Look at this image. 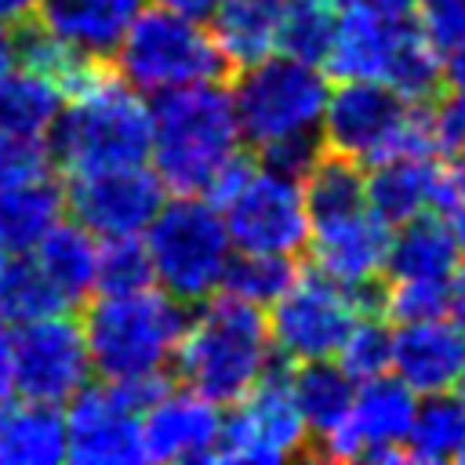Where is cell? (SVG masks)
I'll return each instance as SVG.
<instances>
[{"instance_id": "obj_19", "label": "cell", "mask_w": 465, "mask_h": 465, "mask_svg": "<svg viewBox=\"0 0 465 465\" xmlns=\"http://www.w3.org/2000/svg\"><path fill=\"white\" fill-rule=\"evenodd\" d=\"M392 374H400L418 396L461 389L465 385V327L450 312L432 320L396 323Z\"/></svg>"}, {"instance_id": "obj_6", "label": "cell", "mask_w": 465, "mask_h": 465, "mask_svg": "<svg viewBox=\"0 0 465 465\" xmlns=\"http://www.w3.org/2000/svg\"><path fill=\"white\" fill-rule=\"evenodd\" d=\"M320 138L323 149L367 167L392 156H436L429 102H411L381 80H338L327 94Z\"/></svg>"}, {"instance_id": "obj_46", "label": "cell", "mask_w": 465, "mask_h": 465, "mask_svg": "<svg viewBox=\"0 0 465 465\" xmlns=\"http://www.w3.org/2000/svg\"><path fill=\"white\" fill-rule=\"evenodd\" d=\"M450 316L465 327V269H458V276L450 280Z\"/></svg>"}, {"instance_id": "obj_28", "label": "cell", "mask_w": 465, "mask_h": 465, "mask_svg": "<svg viewBox=\"0 0 465 465\" xmlns=\"http://www.w3.org/2000/svg\"><path fill=\"white\" fill-rule=\"evenodd\" d=\"M62 105H65V91L51 76L22 62L7 76H0V134L47 138Z\"/></svg>"}, {"instance_id": "obj_27", "label": "cell", "mask_w": 465, "mask_h": 465, "mask_svg": "<svg viewBox=\"0 0 465 465\" xmlns=\"http://www.w3.org/2000/svg\"><path fill=\"white\" fill-rule=\"evenodd\" d=\"M283 4L287 0H218L207 25L232 69L251 65L276 51Z\"/></svg>"}, {"instance_id": "obj_22", "label": "cell", "mask_w": 465, "mask_h": 465, "mask_svg": "<svg viewBox=\"0 0 465 465\" xmlns=\"http://www.w3.org/2000/svg\"><path fill=\"white\" fill-rule=\"evenodd\" d=\"M461 262H465V254H461L450 218L440 211H425L392 229L385 280H443V283H450L458 276Z\"/></svg>"}, {"instance_id": "obj_31", "label": "cell", "mask_w": 465, "mask_h": 465, "mask_svg": "<svg viewBox=\"0 0 465 465\" xmlns=\"http://www.w3.org/2000/svg\"><path fill=\"white\" fill-rule=\"evenodd\" d=\"M334 25H338L334 0H287L283 18H280L276 51L323 65L331 40H334Z\"/></svg>"}, {"instance_id": "obj_18", "label": "cell", "mask_w": 465, "mask_h": 465, "mask_svg": "<svg viewBox=\"0 0 465 465\" xmlns=\"http://www.w3.org/2000/svg\"><path fill=\"white\" fill-rule=\"evenodd\" d=\"M367 200L371 211L396 229L425 211L450 214L458 207V189L450 167H443L440 156H392L371 163Z\"/></svg>"}, {"instance_id": "obj_39", "label": "cell", "mask_w": 465, "mask_h": 465, "mask_svg": "<svg viewBox=\"0 0 465 465\" xmlns=\"http://www.w3.org/2000/svg\"><path fill=\"white\" fill-rule=\"evenodd\" d=\"M411 15L440 54H450L458 44H465V0H414Z\"/></svg>"}, {"instance_id": "obj_35", "label": "cell", "mask_w": 465, "mask_h": 465, "mask_svg": "<svg viewBox=\"0 0 465 465\" xmlns=\"http://www.w3.org/2000/svg\"><path fill=\"white\" fill-rule=\"evenodd\" d=\"M58 309H65V305L58 302L51 283L40 276V269L29 262V254H15L4 272V283H0V312L11 323H22V320L58 312Z\"/></svg>"}, {"instance_id": "obj_29", "label": "cell", "mask_w": 465, "mask_h": 465, "mask_svg": "<svg viewBox=\"0 0 465 465\" xmlns=\"http://www.w3.org/2000/svg\"><path fill=\"white\" fill-rule=\"evenodd\" d=\"M302 185H305V203H309L312 229L327 225V222H341V218L360 214V211L371 207L363 167L352 156H341L334 149H323L312 160Z\"/></svg>"}, {"instance_id": "obj_7", "label": "cell", "mask_w": 465, "mask_h": 465, "mask_svg": "<svg viewBox=\"0 0 465 465\" xmlns=\"http://www.w3.org/2000/svg\"><path fill=\"white\" fill-rule=\"evenodd\" d=\"M153 280L185 305L214 298L236 254L225 214L200 193H174L145 229Z\"/></svg>"}, {"instance_id": "obj_36", "label": "cell", "mask_w": 465, "mask_h": 465, "mask_svg": "<svg viewBox=\"0 0 465 465\" xmlns=\"http://www.w3.org/2000/svg\"><path fill=\"white\" fill-rule=\"evenodd\" d=\"M156 283L145 236H109L98 243V291H134Z\"/></svg>"}, {"instance_id": "obj_21", "label": "cell", "mask_w": 465, "mask_h": 465, "mask_svg": "<svg viewBox=\"0 0 465 465\" xmlns=\"http://www.w3.org/2000/svg\"><path fill=\"white\" fill-rule=\"evenodd\" d=\"M145 4L149 0H40L33 22L91 58H109Z\"/></svg>"}, {"instance_id": "obj_42", "label": "cell", "mask_w": 465, "mask_h": 465, "mask_svg": "<svg viewBox=\"0 0 465 465\" xmlns=\"http://www.w3.org/2000/svg\"><path fill=\"white\" fill-rule=\"evenodd\" d=\"M18 65V25L0 22V76H7Z\"/></svg>"}, {"instance_id": "obj_17", "label": "cell", "mask_w": 465, "mask_h": 465, "mask_svg": "<svg viewBox=\"0 0 465 465\" xmlns=\"http://www.w3.org/2000/svg\"><path fill=\"white\" fill-rule=\"evenodd\" d=\"M414 18L349 4L338 11L334 40L323 58V69L334 80H389L407 36L414 33Z\"/></svg>"}, {"instance_id": "obj_33", "label": "cell", "mask_w": 465, "mask_h": 465, "mask_svg": "<svg viewBox=\"0 0 465 465\" xmlns=\"http://www.w3.org/2000/svg\"><path fill=\"white\" fill-rule=\"evenodd\" d=\"M392 331L396 327H389V316L374 309L352 323V331L338 349V363L352 374V381H367L392 371Z\"/></svg>"}, {"instance_id": "obj_15", "label": "cell", "mask_w": 465, "mask_h": 465, "mask_svg": "<svg viewBox=\"0 0 465 465\" xmlns=\"http://www.w3.org/2000/svg\"><path fill=\"white\" fill-rule=\"evenodd\" d=\"M65 458L76 465H134L142 454V400L109 381H91L65 407Z\"/></svg>"}, {"instance_id": "obj_43", "label": "cell", "mask_w": 465, "mask_h": 465, "mask_svg": "<svg viewBox=\"0 0 465 465\" xmlns=\"http://www.w3.org/2000/svg\"><path fill=\"white\" fill-rule=\"evenodd\" d=\"M40 0H0V22L7 25H25L36 18Z\"/></svg>"}, {"instance_id": "obj_47", "label": "cell", "mask_w": 465, "mask_h": 465, "mask_svg": "<svg viewBox=\"0 0 465 465\" xmlns=\"http://www.w3.org/2000/svg\"><path fill=\"white\" fill-rule=\"evenodd\" d=\"M447 218H450V225H454V232H458V243H461V254H465V200H461Z\"/></svg>"}, {"instance_id": "obj_24", "label": "cell", "mask_w": 465, "mask_h": 465, "mask_svg": "<svg viewBox=\"0 0 465 465\" xmlns=\"http://www.w3.org/2000/svg\"><path fill=\"white\" fill-rule=\"evenodd\" d=\"M65 214V185L58 174L0 182V243L11 254L33 251Z\"/></svg>"}, {"instance_id": "obj_40", "label": "cell", "mask_w": 465, "mask_h": 465, "mask_svg": "<svg viewBox=\"0 0 465 465\" xmlns=\"http://www.w3.org/2000/svg\"><path fill=\"white\" fill-rule=\"evenodd\" d=\"M18 396L15 385V323L0 312V400Z\"/></svg>"}, {"instance_id": "obj_11", "label": "cell", "mask_w": 465, "mask_h": 465, "mask_svg": "<svg viewBox=\"0 0 465 465\" xmlns=\"http://www.w3.org/2000/svg\"><path fill=\"white\" fill-rule=\"evenodd\" d=\"M94 378L80 316L69 309L15 323V385L18 396L65 407Z\"/></svg>"}, {"instance_id": "obj_48", "label": "cell", "mask_w": 465, "mask_h": 465, "mask_svg": "<svg viewBox=\"0 0 465 465\" xmlns=\"http://www.w3.org/2000/svg\"><path fill=\"white\" fill-rule=\"evenodd\" d=\"M450 178H454V189H458V203L465 200V156H458L454 160V167H450Z\"/></svg>"}, {"instance_id": "obj_41", "label": "cell", "mask_w": 465, "mask_h": 465, "mask_svg": "<svg viewBox=\"0 0 465 465\" xmlns=\"http://www.w3.org/2000/svg\"><path fill=\"white\" fill-rule=\"evenodd\" d=\"M149 4L178 11V15H189V18H200V22H207L214 15V7H218V0H149Z\"/></svg>"}, {"instance_id": "obj_34", "label": "cell", "mask_w": 465, "mask_h": 465, "mask_svg": "<svg viewBox=\"0 0 465 465\" xmlns=\"http://www.w3.org/2000/svg\"><path fill=\"white\" fill-rule=\"evenodd\" d=\"M378 312L392 323H414L450 312V283L443 280H385L378 291Z\"/></svg>"}, {"instance_id": "obj_16", "label": "cell", "mask_w": 465, "mask_h": 465, "mask_svg": "<svg viewBox=\"0 0 465 465\" xmlns=\"http://www.w3.org/2000/svg\"><path fill=\"white\" fill-rule=\"evenodd\" d=\"M222 421L214 400L189 385H163L142 403V454L145 461L182 465V461H218Z\"/></svg>"}, {"instance_id": "obj_25", "label": "cell", "mask_w": 465, "mask_h": 465, "mask_svg": "<svg viewBox=\"0 0 465 465\" xmlns=\"http://www.w3.org/2000/svg\"><path fill=\"white\" fill-rule=\"evenodd\" d=\"M65 461L62 407L11 396L0 400V465H58Z\"/></svg>"}, {"instance_id": "obj_2", "label": "cell", "mask_w": 465, "mask_h": 465, "mask_svg": "<svg viewBox=\"0 0 465 465\" xmlns=\"http://www.w3.org/2000/svg\"><path fill=\"white\" fill-rule=\"evenodd\" d=\"M47 142L58 174L65 178L149 163L153 98L116 76L113 65H102L87 84H80L65 98Z\"/></svg>"}, {"instance_id": "obj_44", "label": "cell", "mask_w": 465, "mask_h": 465, "mask_svg": "<svg viewBox=\"0 0 465 465\" xmlns=\"http://www.w3.org/2000/svg\"><path fill=\"white\" fill-rule=\"evenodd\" d=\"M443 73H447V87L465 91V44H458L450 54H443Z\"/></svg>"}, {"instance_id": "obj_23", "label": "cell", "mask_w": 465, "mask_h": 465, "mask_svg": "<svg viewBox=\"0 0 465 465\" xmlns=\"http://www.w3.org/2000/svg\"><path fill=\"white\" fill-rule=\"evenodd\" d=\"M98 236L80 225L76 218H62L29 254V262L40 269V276L51 283L58 302L65 309L87 302L98 291Z\"/></svg>"}, {"instance_id": "obj_20", "label": "cell", "mask_w": 465, "mask_h": 465, "mask_svg": "<svg viewBox=\"0 0 465 465\" xmlns=\"http://www.w3.org/2000/svg\"><path fill=\"white\" fill-rule=\"evenodd\" d=\"M392 243V225L371 207L341 222L316 225L309 236L312 265L349 287H367L385 276V258Z\"/></svg>"}, {"instance_id": "obj_14", "label": "cell", "mask_w": 465, "mask_h": 465, "mask_svg": "<svg viewBox=\"0 0 465 465\" xmlns=\"http://www.w3.org/2000/svg\"><path fill=\"white\" fill-rule=\"evenodd\" d=\"M167 203V185L153 163H127L91 174L65 178L69 218L87 225L98 240L109 236H145L160 207Z\"/></svg>"}, {"instance_id": "obj_38", "label": "cell", "mask_w": 465, "mask_h": 465, "mask_svg": "<svg viewBox=\"0 0 465 465\" xmlns=\"http://www.w3.org/2000/svg\"><path fill=\"white\" fill-rule=\"evenodd\" d=\"M40 174H58L51 142H47V138L0 134V182L40 178Z\"/></svg>"}, {"instance_id": "obj_37", "label": "cell", "mask_w": 465, "mask_h": 465, "mask_svg": "<svg viewBox=\"0 0 465 465\" xmlns=\"http://www.w3.org/2000/svg\"><path fill=\"white\" fill-rule=\"evenodd\" d=\"M429 127H432V149L440 160L465 156V91L443 87L429 102Z\"/></svg>"}, {"instance_id": "obj_32", "label": "cell", "mask_w": 465, "mask_h": 465, "mask_svg": "<svg viewBox=\"0 0 465 465\" xmlns=\"http://www.w3.org/2000/svg\"><path fill=\"white\" fill-rule=\"evenodd\" d=\"M298 262L291 254H251V251H236L229 269H225V294H236L243 302H254L262 309H269L294 280H298Z\"/></svg>"}, {"instance_id": "obj_8", "label": "cell", "mask_w": 465, "mask_h": 465, "mask_svg": "<svg viewBox=\"0 0 465 465\" xmlns=\"http://www.w3.org/2000/svg\"><path fill=\"white\" fill-rule=\"evenodd\" d=\"M229 91L243 145L251 153H265L280 142L320 134L331 84L323 65L272 51L251 65H240Z\"/></svg>"}, {"instance_id": "obj_3", "label": "cell", "mask_w": 465, "mask_h": 465, "mask_svg": "<svg viewBox=\"0 0 465 465\" xmlns=\"http://www.w3.org/2000/svg\"><path fill=\"white\" fill-rule=\"evenodd\" d=\"M272 352L276 345L265 309L218 291L189 312L174 374L218 407H232L272 371Z\"/></svg>"}, {"instance_id": "obj_9", "label": "cell", "mask_w": 465, "mask_h": 465, "mask_svg": "<svg viewBox=\"0 0 465 465\" xmlns=\"http://www.w3.org/2000/svg\"><path fill=\"white\" fill-rule=\"evenodd\" d=\"M378 283L349 287L327 272L302 269L298 280L269 305V331L272 345L283 360L305 363V360H331L338 356L345 334L363 312H378Z\"/></svg>"}, {"instance_id": "obj_50", "label": "cell", "mask_w": 465, "mask_h": 465, "mask_svg": "<svg viewBox=\"0 0 465 465\" xmlns=\"http://www.w3.org/2000/svg\"><path fill=\"white\" fill-rule=\"evenodd\" d=\"M454 461H461V465H465V447H461V450H458V458H454Z\"/></svg>"}, {"instance_id": "obj_49", "label": "cell", "mask_w": 465, "mask_h": 465, "mask_svg": "<svg viewBox=\"0 0 465 465\" xmlns=\"http://www.w3.org/2000/svg\"><path fill=\"white\" fill-rule=\"evenodd\" d=\"M11 258H15V254H11V251H7L4 243H0V283H4V272H7V265H11Z\"/></svg>"}, {"instance_id": "obj_30", "label": "cell", "mask_w": 465, "mask_h": 465, "mask_svg": "<svg viewBox=\"0 0 465 465\" xmlns=\"http://www.w3.org/2000/svg\"><path fill=\"white\" fill-rule=\"evenodd\" d=\"M403 447L411 461H425V465L454 461L458 450L465 447V385L429 392L414 411Z\"/></svg>"}, {"instance_id": "obj_4", "label": "cell", "mask_w": 465, "mask_h": 465, "mask_svg": "<svg viewBox=\"0 0 465 465\" xmlns=\"http://www.w3.org/2000/svg\"><path fill=\"white\" fill-rule=\"evenodd\" d=\"M243 153L232 91L222 80L193 84L153 98L149 163L167 193H207L214 178Z\"/></svg>"}, {"instance_id": "obj_10", "label": "cell", "mask_w": 465, "mask_h": 465, "mask_svg": "<svg viewBox=\"0 0 465 465\" xmlns=\"http://www.w3.org/2000/svg\"><path fill=\"white\" fill-rule=\"evenodd\" d=\"M236 251L251 254H291L309 251L312 218L305 203V185L298 174L276 171L254 156L251 171L218 203Z\"/></svg>"}, {"instance_id": "obj_12", "label": "cell", "mask_w": 465, "mask_h": 465, "mask_svg": "<svg viewBox=\"0 0 465 465\" xmlns=\"http://www.w3.org/2000/svg\"><path fill=\"white\" fill-rule=\"evenodd\" d=\"M309 425L291 396L287 371H269L222 421L218 461L240 465H276L305 450Z\"/></svg>"}, {"instance_id": "obj_45", "label": "cell", "mask_w": 465, "mask_h": 465, "mask_svg": "<svg viewBox=\"0 0 465 465\" xmlns=\"http://www.w3.org/2000/svg\"><path fill=\"white\" fill-rule=\"evenodd\" d=\"M338 7H349V4H363V7H378V11H392V15H411L414 11V0H334Z\"/></svg>"}, {"instance_id": "obj_1", "label": "cell", "mask_w": 465, "mask_h": 465, "mask_svg": "<svg viewBox=\"0 0 465 465\" xmlns=\"http://www.w3.org/2000/svg\"><path fill=\"white\" fill-rule=\"evenodd\" d=\"M80 323L94 378L124 385L145 403L174 371V356L189 327V305L167 294L160 283L134 291H94L84 302Z\"/></svg>"}, {"instance_id": "obj_5", "label": "cell", "mask_w": 465, "mask_h": 465, "mask_svg": "<svg viewBox=\"0 0 465 465\" xmlns=\"http://www.w3.org/2000/svg\"><path fill=\"white\" fill-rule=\"evenodd\" d=\"M116 76L149 98L222 80L232 65L211 25L156 4H145L109 54Z\"/></svg>"}, {"instance_id": "obj_26", "label": "cell", "mask_w": 465, "mask_h": 465, "mask_svg": "<svg viewBox=\"0 0 465 465\" xmlns=\"http://www.w3.org/2000/svg\"><path fill=\"white\" fill-rule=\"evenodd\" d=\"M287 381H291V396H294V403L309 425V436L316 443L334 436L349 421L356 381L341 363L305 360V363H294L287 371Z\"/></svg>"}, {"instance_id": "obj_13", "label": "cell", "mask_w": 465, "mask_h": 465, "mask_svg": "<svg viewBox=\"0 0 465 465\" xmlns=\"http://www.w3.org/2000/svg\"><path fill=\"white\" fill-rule=\"evenodd\" d=\"M418 411V392L392 371L356 381V396H352V411L349 421L320 440V447L312 450L316 458L327 461H411L407 458V432Z\"/></svg>"}]
</instances>
